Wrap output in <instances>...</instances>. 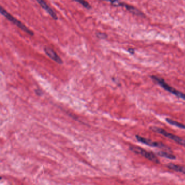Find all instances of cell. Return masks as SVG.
<instances>
[{
    "label": "cell",
    "instance_id": "cell-1",
    "mask_svg": "<svg viewBox=\"0 0 185 185\" xmlns=\"http://www.w3.org/2000/svg\"><path fill=\"white\" fill-rule=\"evenodd\" d=\"M0 13L6 19H8L9 21H11L13 24H14L17 27L20 28L22 31L25 32L29 35H31V36L34 35L33 32L30 30L29 28H27L26 26L21 22V21H19V20H17L16 18H15L14 17H13L11 14L7 12L2 6H0Z\"/></svg>",
    "mask_w": 185,
    "mask_h": 185
},
{
    "label": "cell",
    "instance_id": "cell-2",
    "mask_svg": "<svg viewBox=\"0 0 185 185\" xmlns=\"http://www.w3.org/2000/svg\"><path fill=\"white\" fill-rule=\"evenodd\" d=\"M151 78L152 80H154L155 82L157 83L158 84H159L162 88H164V90H166L167 91L169 92L170 93L173 94L175 96L178 97L179 98H180L183 99L185 101V94L179 91L178 90H176L173 87L169 85L168 84H167L166 82L164 81V79H162L161 78L157 76H155V75H152Z\"/></svg>",
    "mask_w": 185,
    "mask_h": 185
},
{
    "label": "cell",
    "instance_id": "cell-3",
    "mask_svg": "<svg viewBox=\"0 0 185 185\" xmlns=\"http://www.w3.org/2000/svg\"><path fill=\"white\" fill-rule=\"evenodd\" d=\"M130 149L135 153L140 155L143 157H145L146 159L154 162L155 164H159L160 163L159 160L154 153L145 150L142 148L134 146V145H131L130 147Z\"/></svg>",
    "mask_w": 185,
    "mask_h": 185
},
{
    "label": "cell",
    "instance_id": "cell-4",
    "mask_svg": "<svg viewBox=\"0 0 185 185\" xmlns=\"http://www.w3.org/2000/svg\"><path fill=\"white\" fill-rule=\"evenodd\" d=\"M150 129L153 131H155L158 134H161L162 135L166 137L167 138L171 139L172 140H173L175 142L178 143L179 145L185 146V140L183 138L179 137V136L175 135L174 134H171L168 132L164 130V129H162L161 128L156 127H150Z\"/></svg>",
    "mask_w": 185,
    "mask_h": 185
},
{
    "label": "cell",
    "instance_id": "cell-5",
    "mask_svg": "<svg viewBox=\"0 0 185 185\" xmlns=\"http://www.w3.org/2000/svg\"><path fill=\"white\" fill-rule=\"evenodd\" d=\"M111 4L113 6L115 7H123L126 8L128 10H129V12H131L132 14L135 15L136 16H140V17H145V15H144L142 12H141L140 10L136 8L135 7H134L133 6L131 5H128L125 3L120 2V1H110Z\"/></svg>",
    "mask_w": 185,
    "mask_h": 185
},
{
    "label": "cell",
    "instance_id": "cell-6",
    "mask_svg": "<svg viewBox=\"0 0 185 185\" xmlns=\"http://www.w3.org/2000/svg\"><path fill=\"white\" fill-rule=\"evenodd\" d=\"M44 50L47 56H48L49 58L51 59L52 60H54L56 63L59 64H63V62L62 59L60 58V56H59L58 54H57L52 48L47 46H45L44 48Z\"/></svg>",
    "mask_w": 185,
    "mask_h": 185
},
{
    "label": "cell",
    "instance_id": "cell-7",
    "mask_svg": "<svg viewBox=\"0 0 185 185\" xmlns=\"http://www.w3.org/2000/svg\"><path fill=\"white\" fill-rule=\"evenodd\" d=\"M136 138L138 141L141 142V143H144V144L149 145V146L154 147L166 148L165 145H164L162 143L152 141L150 140L149 139L144 138L143 137H141V136H139V135H136Z\"/></svg>",
    "mask_w": 185,
    "mask_h": 185
},
{
    "label": "cell",
    "instance_id": "cell-8",
    "mask_svg": "<svg viewBox=\"0 0 185 185\" xmlns=\"http://www.w3.org/2000/svg\"><path fill=\"white\" fill-rule=\"evenodd\" d=\"M37 2L41 6V7H42L44 10H45L48 14H49V15L54 19V20H58V16L56 15V13L54 12V10L52 9L51 7H49L48 5H47L46 2L44 1L40 0L37 1Z\"/></svg>",
    "mask_w": 185,
    "mask_h": 185
},
{
    "label": "cell",
    "instance_id": "cell-9",
    "mask_svg": "<svg viewBox=\"0 0 185 185\" xmlns=\"http://www.w3.org/2000/svg\"><path fill=\"white\" fill-rule=\"evenodd\" d=\"M167 167L171 170L180 172L181 173L185 174V167H184L177 165V164H169L167 165Z\"/></svg>",
    "mask_w": 185,
    "mask_h": 185
},
{
    "label": "cell",
    "instance_id": "cell-10",
    "mask_svg": "<svg viewBox=\"0 0 185 185\" xmlns=\"http://www.w3.org/2000/svg\"><path fill=\"white\" fill-rule=\"evenodd\" d=\"M157 155L161 156V157H166L169 159L174 160L175 159V156L174 155L171 154L168 152H159L157 153Z\"/></svg>",
    "mask_w": 185,
    "mask_h": 185
},
{
    "label": "cell",
    "instance_id": "cell-11",
    "mask_svg": "<svg viewBox=\"0 0 185 185\" xmlns=\"http://www.w3.org/2000/svg\"><path fill=\"white\" fill-rule=\"evenodd\" d=\"M167 122H168V123H169L171 125L176 126V127H179V128H180L182 129H185V125L184 124L180 123H179V122L173 121V120H171V119H169V118H167L166 120Z\"/></svg>",
    "mask_w": 185,
    "mask_h": 185
},
{
    "label": "cell",
    "instance_id": "cell-12",
    "mask_svg": "<svg viewBox=\"0 0 185 185\" xmlns=\"http://www.w3.org/2000/svg\"><path fill=\"white\" fill-rule=\"evenodd\" d=\"M75 2L79 3L80 4H81L83 7H85V8H87V10H90V9L91 8V5H90L89 2H87V1H77Z\"/></svg>",
    "mask_w": 185,
    "mask_h": 185
},
{
    "label": "cell",
    "instance_id": "cell-13",
    "mask_svg": "<svg viewBox=\"0 0 185 185\" xmlns=\"http://www.w3.org/2000/svg\"><path fill=\"white\" fill-rule=\"evenodd\" d=\"M96 37L97 38L101 39H105L106 38H107L108 37V35L104 33H102V32H98L96 33Z\"/></svg>",
    "mask_w": 185,
    "mask_h": 185
},
{
    "label": "cell",
    "instance_id": "cell-14",
    "mask_svg": "<svg viewBox=\"0 0 185 185\" xmlns=\"http://www.w3.org/2000/svg\"><path fill=\"white\" fill-rule=\"evenodd\" d=\"M35 94L37 95H38L39 96H41L43 94V92L42 90L39 89H37L35 90Z\"/></svg>",
    "mask_w": 185,
    "mask_h": 185
},
{
    "label": "cell",
    "instance_id": "cell-15",
    "mask_svg": "<svg viewBox=\"0 0 185 185\" xmlns=\"http://www.w3.org/2000/svg\"><path fill=\"white\" fill-rule=\"evenodd\" d=\"M128 51H129L130 53H134V49H133V48H129V49H128Z\"/></svg>",
    "mask_w": 185,
    "mask_h": 185
}]
</instances>
